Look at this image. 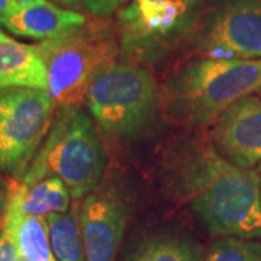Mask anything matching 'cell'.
I'll list each match as a JSON object with an SVG mask.
<instances>
[{"instance_id":"11","label":"cell","mask_w":261,"mask_h":261,"mask_svg":"<svg viewBox=\"0 0 261 261\" xmlns=\"http://www.w3.org/2000/svg\"><path fill=\"white\" fill-rule=\"evenodd\" d=\"M86 22L87 19L82 13L61 9L48 0H35L27 6L15 8L0 20V27L13 35L42 42L83 27Z\"/></svg>"},{"instance_id":"10","label":"cell","mask_w":261,"mask_h":261,"mask_svg":"<svg viewBox=\"0 0 261 261\" xmlns=\"http://www.w3.org/2000/svg\"><path fill=\"white\" fill-rule=\"evenodd\" d=\"M80 207V228L86 261H116L126 215L112 195L90 193Z\"/></svg>"},{"instance_id":"3","label":"cell","mask_w":261,"mask_h":261,"mask_svg":"<svg viewBox=\"0 0 261 261\" xmlns=\"http://www.w3.org/2000/svg\"><path fill=\"white\" fill-rule=\"evenodd\" d=\"M102 141L93 119L82 106L58 109L47 140L19 180L32 186L48 177H58L74 199L93 193L105 173Z\"/></svg>"},{"instance_id":"17","label":"cell","mask_w":261,"mask_h":261,"mask_svg":"<svg viewBox=\"0 0 261 261\" xmlns=\"http://www.w3.org/2000/svg\"><path fill=\"white\" fill-rule=\"evenodd\" d=\"M205 261H261V241L219 237L211 244Z\"/></svg>"},{"instance_id":"12","label":"cell","mask_w":261,"mask_h":261,"mask_svg":"<svg viewBox=\"0 0 261 261\" xmlns=\"http://www.w3.org/2000/svg\"><path fill=\"white\" fill-rule=\"evenodd\" d=\"M13 87L48 90L47 68L38 45L19 42L0 29V90Z\"/></svg>"},{"instance_id":"15","label":"cell","mask_w":261,"mask_h":261,"mask_svg":"<svg viewBox=\"0 0 261 261\" xmlns=\"http://www.w3.org/2000/svg\"><path fill=\"white\" fill-rule=\"evenodd\" d=\"M126 261H205L202 248L177 233H159L141 241Z\"/></svg>"},{"instance_id":"21","label":"cell","mask_w":261,"mask_h":261,"mask_svg":"<svg viewBox=\"0 0 261 261\" xmlns=\"http://www.w3.org/2000/svg\"><path fill=\"white\" fill-rule=\"evenodd\" d=\"M15 8H20V6H27L29 3H34L35 0H12Z\"/></svg>"},{"instance_id":"14","label":"cell","mask_w":261,"mask_h":261,"mask_svg":"<svg viewBox=\"0 0 261 261\" xmlns=\"http://www.w3.org/2000/svg\"><path fill=\"white\" fill-rule=\"evenodd\" d=\"M3 232L18 248L19 257L27 261H57L49 243L45 218L5 212Z\"/></svg>"},{"instance_id":"5","label":"cell","mask_w":261,"mask_h":261,"mask_svg":"<svg viewBox=\"0 0 261 261\" xmlns=\"http://www.w3.org/2000/svg\"><path fill=\"white\" fill-rule=\"evenodd\" d=\"M161 93L148 68L134 61H115L96 75L86 105L105 132L115 138L140 137L152 122Z\"/></svg>"},{"instance_id":"2","label":"cell","mask_w":261,"mask_h":261,"mask_svg":"<svg viewBox=\"0 0 261 261\" xmlns=\"http://www.w3.org/2000/svg\"><path fill=\"white\" fill-rule=\"evenodd\" d=\"M261 90V58H197L167 77L161 102L170 119L187 126L214 125L245 96Z\"/></svg>"},{"instance_id":"22","label":"cell","mask_w":261,"mask_h":261,"mask_svg":"<svg viewBox=\"0 0 261 261\" xmlns=\"http://www.w3.org/2000/svg\"><path fill=\"white\" fill-rule=\"evenodd\" d=\"M54 2H60V3H65V5H71V3H75L79 0H54Z\"/></svg>"},{"instance_id":"6","label":"cell","mask_w":261,"mask_h":261,"mask_svg":"<svg viewBox=\"0 0 261 261\" xmlns=\"http://www.w3.org/2000/svg\"><path fill=\"white\" fill-rule=\"evenodd\" d=\"M48 90L13 87L0 90V170L18 180L47 140L56 118Z\"/></svg>"},{"instance_id":"20","label":"cell","mask_w":261,"mask_h":261,"mask_svg":"<svg viewBox=\"0 0 261 261\" xmlns=\"http://www.w3.org/2000/svg\"><path fill=\"white\" fill-rule=\"evenodd\" d=\"M13 9H15V5L12 0H0V20L5 16H8Z\"/></svg>"},{"instance_id":"9","label":"cell","mask_w":261,"mask_h":261,"mask_svg":"<svg viewBox=\"0 0 261 261\" xmlns=\"http://www.w3.org/2000/svg\"><path fill=\"white\" fill-rule=\"evenodd\" d=\"M211 140L238 167L261 164V97L250 94L229 106L214 123Z\"/></svg>"},{"instance_id":"19","label":"cell","mask_w":261,"mask_h":261,"mask_svg":"<svg viewBox=\"0 0 261 261\" xmlns=\"http://www.w3.org/2000/svg\"><path fill=\"white\" fill-rule=\"evenodd\" d=\"M19 252L15 243L6 233H0V261H19Z\"/></svg>"},{"instance_id":"13","label":"cell","mask_w":261,"mask_h":261,"mask_svg":"<svg viewBox=\"0 0 261 261\" xmlns=\"http://www.w3.org/2000/svg\"><path fill=\"white\" fill-rule=\"evenodd\" d=\"M71 195L58 177H48L32 186H18L12 190L6 211L25 216L47 218L51 214H64L70 211Z\"/></svg>"},{"instance_id":"4","label":"cell","mask_w":261,"mask_h":261,"mask_svg":"<svg viewBox=\"0 0 261 261\" xmlns=\"http://www.w3.org/2000/svg\"><path fill=\"white\" fill-rule=\"evenodd\" d=\"M38 49L47 68L48 93L58 109L82 106L96 75L113 64L119 42L105 22H86L61 37L42 41Z\"/></svg>"},{"instance_id":"8","label":"cell","mask_w":261,"mask_h":261,"mask_svg":"<svg viewBox=\"0 0 261 261\" xmlns=\"http://www.w3.org/2000/svg\"><path fill=\"white\" fill-rule=\"evenodd\" d=\"M202 0H130L118 13L125 56H152L180 37H189Z\"/></svg>"},{"instance_id":"23","label":"cell","mask_w":261,"mask_h":261,"mask_svg":"<svg viewBox=\"0 0 261 261\" xmlns=\"http://www.w3.org/2000/svg\"><path fill=\"white\" fill-rule=\"evenodd\" d=\"M19 261H27V260H23V258H19Z\"/></svg>"},{"instance_id":"16","label":"cell","mask_w":261,"mask_h":261,"mask_svg":"<svg viewBox=\"0 0 261 261\" xmlns=\"http://www.w3.org/2000/svg\"><path fill=\"white\" fill-rule=\"evenodd\" d=\"M45 221L57 261H86L80 228V207L73 206L64 214L48 215Z\"/></svg>"},{"instance_id":"7","label":"cell","mask_w":261,"mask_h":261,"mask_svg":"<svg viewBox=\"0 0 261 261\" xmlns=\"http://www.w3.org/2000/svg\"><path fill=\"white\" fill-rule=\"evenodd\" d=\"M189 38L209 58H261V0H202Z\"/></svg>"},{"instance_id":"1","label":"cell","mask_w":261,"mask_h":261,"mask_svg":"<svg viewBox=\"0 0 261 261\" xmlns=\"http://www.w3.org/2000/svg\"><path fill=\"white\" fill-rule=\"evenodd\" d=\"M173 177L207 232L261 240V181L255 170L235 166L212 140L199 138L180 148Z\"/></svg>"},{"instance_id":"24","label":"cell","mask_w":261,"mask_h":261,"mask_svg":"<svg viewBox=\"0 0 261 261\" xmlns=\"http://www.w3.org/2000/svg\"><path fill=\"white\" fill-rule=\"evenodd\" d=\"M258 93H260V94H261V90H260V92H258Z\"/></svg>"},{"instance_id":"18","label":"cell","mask_w":261,"mask_h":261,"mask_svg":"<svg viewBox=\"0 0 261 261\" xmlns=\"http://www.w3.org/2000/svg\"><path fill=\"white\" fill-rule=\"evenodd\" d=\"M128 0H82L83 6L97 18H109L122 9Z\"/></svg>"}]
</instances>
